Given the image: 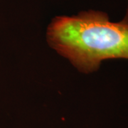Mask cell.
<instances>
[{
    "label": "cell",
    "instance_id": "2",
    "mask_svg": "<svg viewBox=\"0 0 128 128\" xmlns=\"http://www.w3.org/2000/svg\"><path fill=\"white\" fill-rule=\"evenodd\" d=\"M128 4H127V9H126V12H125V14L123 18L121 20L122 22H124V23H128Z\"/></svg>",
    "mask_w": 128,
    "mask_h": 128
},
{
    "label": "cell",
    "instance_id": "1",
    "mask_svg": "<svg viewBox=\"0 0 128 128\" xmlns=\"http://www.w3.org/2000/svg\"><path fill=\"white\" fill-rule=\"evenodd\" d=\"M46 40L82 74L97 72L105 60H128V23L112 22L99 10L54 17L46 28Z\"/></svg>",
    "mask_w": 128,
    "mask_h": 128
}]
</instances>
